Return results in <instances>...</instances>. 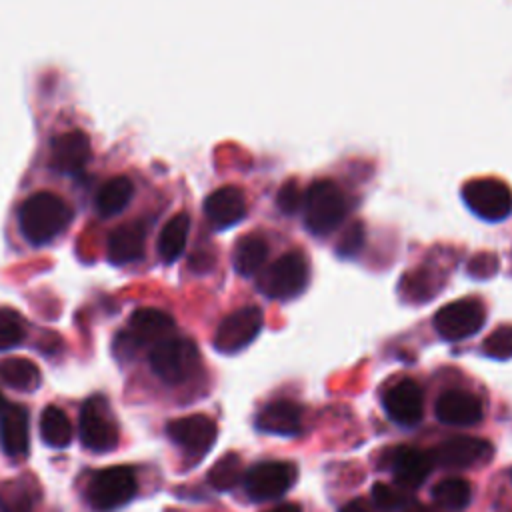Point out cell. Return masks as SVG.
I'll return each mask as SVG.
<instances>
[{"instance_id":"31","label":"cell","mask_w":512,"mask_h":512,"mask_svg":"<svg viewBox=\"0 0 512 512\" xmlns=\"http://www.w3.org/2000/svg\"><path fill=\"white\" fill-rule=\"evenodd\" d=\"M482 350L486 356L496 360L512 358V326H498L490 336L484 340Z\"/></svg>"},{"instance_id":"4","label":"cell","mask_w":512,"mask_h":512,"mask_svg":"<svg viewBox=\"0 0 512 512\" xmlns=\"http://www.w3.org/2000/svg\"><path fill=\"white\" fill-rule=\"evenodd\" d=\"M174 320L170 314L158 308H138L130 320L128 328L116 336V354L132 356L142 346H154L164 338L172 336Z\"/></svg>"},{"instance_id":"8","label":"cell","mask_w":512,"mask_h":512,"mask_svg":"<svg viewBox=\"0 0 512 512\" xmlns=\"http://www.w3.org/2000/svg\"><path fill=\"white\" fill-rule=\"evenodd\" d=\"M466 206L480 218L498 222L512 212V190L506 182L496 178H478L466 182L462 188Z\"/></svg>"},{"instance_id":"21","label":"cell","mask_w":512,"mask_h":512,"mask_svg":"<svg viewBox=\"0 0 512 512\" xmlns=\"http://www.w3.org/2000/svg\"><path fill=\"white\" fill-rule=\"evenodd\" d=\"M0 444L2 450L20 458L28 454V412L22 406H6L0 420Z\"/></svg>"},{"instance_id":"11","label":"cell","mask_w":512,"mask_h":512,"mask_svg":"<svg viewBox=\"0 0 512 512\" xmlns=\"http://www.w3.org/2000/svg\"><path fill=\"white\" fill-rule=\"evenodd\" d=\"M262 328V312L256 306H244L228 314L214 334L216 350L224 354H234L248 346Z\"/></svg>"},{"instance_id":"28","label":"cell","mask_w":512,"mask_h":512,"mask_svg":"<svg viewBox=\"0 0 512 512\" xmlns=\"http://www.w3.org/2000/svg\"><path fill=\"white\" fill-rule=\"evenodd\" d=\"M432 498L436 500V504H440L442 508L448 510H462L470 504L472 492L466 480L450 476L440 480L434 488H432Z\"/></svg>"},{"instance_id":"33","label":"cell","mask_w":512,"mask_h":512,"mask_svg":"<svg viewBox=\"0 0 512 512\" xmlns=\"http://www.w3.org/2000/svg\"><path fill=\"white\" fill-rule=\"evenodd\" d=\"M498 272V258L490 252H480L468 262V274L474 278H490Z\"/></svg>"},{"instance_id":"27","label":"cell","mask_w":512,"mask_h":512,"mask_svg":"<svg viewBox=\"0 0 512 512\" xmlns=\"http://www.w3.org/2000/svg\"><path fill=\"white\" fill-rule=\"evenodd\" d=\"M40 436L52 448H66L72 442V424L64 410L46 406L40 416Z\"/></svg>"},{"instance_id":"38","label":"cell","mask_w":512,"mask_h":512,"mask_svg":"<svg viewBox=\"0 0 512 512\" xmlns=\"http://www.w3.org/2000/svg\"><path fill=\"white\" fill-rule=\"evenodd\" d=\"M4 408H6V402H4V396L0 394V414L4 412Z\"/></svg>"},{"instance_id":"18","label":"cell","mask_w":512,"mask_h":512,"mask_svg":"<svg viewBox=\"0 0 512 512\" xmlns=\"http://www.w3.org/2000/svg\"><path fill=\"white\" fill-rule=\"evenodd\" d=\"M204 214L214 228H228L246 214L244 192L236 186H222L206 196Z\"/></svg>"},{"instance_id":"30","label":"cell","mask_w":512,"mask_h":512,"mask_svg":"<svg viewBox=\"0 0 512 512\" xmlns=\"http://www.w3.org/2000/svg\"><path fill=\"white\" fill-rule=\"evenodd\" d=\"M26 328L22 316L12 308H0V352L18 346L24 340Z\"/></svg>"},{"instance_id":"23","label":"cell","mask_w":512,"mask_h":512,"mask_svg":"<svg viewBox=\"0 0 512 512\" xmlns=\"http://www.w3.org/2000/svg\"><path fill=\"white\" fill-rule=\"evenodd\" d=\"M190 232V218L188 214L180 212L174 214L160 230L158 236V254L164 262H174L182 256Z\"/></svg>"},{"instance_id":"26","label":"cell","mask_w":512,"mask_h":512,"mask_svg":"<svg viewBox=\"0 0 512 512\" xmlns=\"http://www.w3.org/2000/svg\"><path fill=\"white\" fill-rule=\"evenodd\" d=\"M0 380L20 392H32L40 386V370L28 358H6L0 362Z\"/></svg>"},{"instance_id":"36","label":"cell","mask_w":512,"mask_h":512,"mask_svg":"<svg viewBox=\"0 0 512 512\" xmlns=\"http://www.w3.org/2000/svg\"><path fill=\"white\" fill-rule=\"evenodd\" d=\"M340 512H372V508L364 500H352L340 508Z\"/></svg>"},{"instance_id":"19","label":"cell","mask_w":512,"mask_h":512,"mask_svg":"<svg viewBox=\"0 0 512 512\" xmlns=\"http://www.w3.org/2000/svg\"><path fill=\"white\" fill-rule=\"evenodd\" d=\"M434 460L430 452H422L418 448L402 446L392 456V472L400 486L418 488L430 474Z\"/></svg>"},{"instance_id":"6","label":"cell","mask_w":512,"mask_h":512,"mask_svg":"<svg viewBox=\"0 0 512 512\" xmlns=\"http://www.w3.org/2000/svg\"><path fill=\"white\" fill-rule=\"evenodd\" d=\"M118 438V424L106 398L90 396L80 408V442L92 452H110Z\"/></svg>"},{"instance_id":"2","label":"cell","mask_w":512,"mask_h":512,"mask_svg":"<svg viewBox=\"0 0 512 512\" xmlns=\"http://www.w3.org/2000/svg\"><path fill=\"white\" fill-rule=\"evenodd\" d=\"M302 210L306 228L316 236H324L342 224L348 204L342 190L332 180H316L304 192Z\"/></svg>"},{"instance_id":"17","label":"cell","mask_w":512,"mask_h":512,"mask_svg":"<svg viewBox=\"0 0 512 512\" xmlns=\"http://www.w3.org/2000/svg\"><path fill=\"white\" fill-rule=\"evenodd\" d=\"M146 230L140 222H126L116 226L106 240V258L110 264L122 266L144 256Z\"/></svg>"},{"instance_id":"13","label":"cell","mask_w":512,"mask_h":512,"mask_svg":"<svg viewBox=\"0 0 512 512\" xmlns=\"http://www.w3.org/2000/svg\"><path fill=\"white\" fill-rule=\"evenodd\" d=\"M92 156L90 140L80 130L58 134L50 142L48 166L64 176H78Z\"/></svg>"},{"instance_id":"14","label":"cell","mask_w":512,"mask_h":512,"mask_svg":"<svg viewBox=\"0 0 512 512\" xmlns=\"http://www.w3.org/2000/svg\"><path fill=\"white\" fill-rule=\"evenodd\" d=\"M430 456L442 468H472L492 456V446L482 438L458 436L438 444Z\"/></svg>"},{"instance_id":"16","label":"cell","mask_w":512,"mask_h":512,"mask_svg":"<svg viewBox=\"0 0 512 512\" xmlns=\"http://www.w3.org/2000/svg\"><path fill=\"white\" fill-rule=\"evenodd\" d=\"M436 418L450 426H472L482 420V402L464 390H448L438 396L434 406Z\"/></svg>"},{"instance_id":"29","label":"cell","mask_w":512,"mask_h":512,"mask_svg":"<svg viewBox=\"0 0 512 512\" xmlns=\"http://www.w3.org/2000/svg\"><path fill=\"white\" fill-rule=\"evenodd\" d=\"M242 478V460L238 454H224L216 460V464L208 472V482L216 490H230L234 488Z\"/></svg>"},{"instance_id":"7","label":"cell","mask_w":512,"mask_h":512,"mask_svg":"<svg viewBox=\"0 0 512 512\" xmlns=\"http://www.w3.org/2000/svg\"><path fill=\"white\" fill-rule=\"evenodd\" d=\"M308 284V262L300 252H286L274 260L260 278V292L272 300L298 296Z\"/></svg>"},{"instance_id":"1","label":"cell","mask_w":512,"mask_h":512,"mask_svg":"<svg viewBox=\"0 0 512 512\" xmlns=\"http://www.w3.org/2000/svg\"><path fill=\"white\" fill-rule=\"evenodd\" d=\"M72 220V208L54 192H34L18 208V226L22 236L42 246L60 236Z\"/></svg>"},{"instance_id":"34","label":"cell","mask_w":512,"mask_h":512,"mask_svg":"<svg viewBox=\"0 0 512 512\" xmlns=\"http://www.w3.org/2000/svg\"><path fill=\"white\" fill-rule=\"evenodd\" d=\"M304 194L300 192L296 182H286L278 192V206L286 214H294L302 206Z\"/></svg>"},{"instance_id":"3","label":"cell","mask_w":512,"mask_h":512,"mask_svg":"<svg viewBox=\"0 0 512 512\" xmlns=\"http://www.w3.org/2000/svg\"><path fill=\"white\" fill-rule=\"evenodd\" d=\"M198 362V348L188 338L168 336L154 344L150 350V366L154 374L168 384H180L188 380L196 372Z\"/></svg>"},{"instance_id":"20","label":"cell","mask_w":512,"mask_h":512,"mask_svg":"<svg viewBox=\"0 0 512 512\" xmlns=\"http://www.w3.org/2000/svg\"><path fill=\"white\" fill-rule=\"evenodd\" d=\"M256 428L268 434L294 436L302 428V410L290 400H276L264 406L256 418Z\"/></svg>"},{"instance_id":"25","label":"cell","mask_w":512,"mask_h":512,"mask_svg":"<svg viewBox=\"0 0 512 512\" xmlns=\"http://www.w3.org/2000/svg\"><path fill=\"white\" fill-rule=\"evenodd\" d=\"M266 256H268L266 240L258 234H248L236 242L234 254H232V264L238 274L252 276L260 270Z\"/></svg>"},{"instance_id":"35","label":"cell","mask_w":512,"mask_h":512,"mask_svg":"<svg viewBox=\"0 0 512 512\" xmlns=\"http://www.w3.org/2000/svg\"><path fill=\"white\" fill-rule=\"evenodd\" d=\"M362 240H364V232H362V224L360 222H354L352 226L346 228L342 240L338 242V252L342 256H352L354 252L360 250L362 246Z\"/></svg>"},{"instance_id":"12","label":"cell","mask_w":512,"mask_h":512,"mask_svg":"<svg viewBox=\"0 0 512 512\" xmlns=\"http://www.w3.org/2000/svg\"><path fill=\"white\" fill-rule=\"evenodd\" d=\"M166 434L186 454L200 458L216 442L218 428L212 418H208L204 414H190V416H182V418L168 422Z\"/></svg>"},{"instance_id":"15","label":"cell","mask_w":512,"mask_h":512,"mask_svg":"<svg viewBox=\"0 0 512 512\" xmlns=\"http://www.w3.org/2000/svg\"><path fill=\"white\" fill-rule=\"evenodd\" d=\"M382 402L386 414L402 426H414L416 422H420L424 412V396L414 380H400L398 384L388 388Z\"/></svg>"},{"instance_id":"10","label":"cell","mask_w":512,"mask_h":512,"mask_svg":"<svg viewBox=\"0 0 512 512\" xmlns=\"http://www.w3.org/2000/svg\"><path fill=\"white\" fill-rule=\"evenodd\" d=\"M296 476H298V470L290 462H280V460L260 462L246 472L244 488L248 496L256 502L272 500L286 494L292 488Z\"/></svg>"},{"instance_id":"22","label":"cell","mask_w":512,"mask_h":512,"mask_svg":"<svg viewBox=\"0 0 512 512\" xmlns=\"http://www.w3.org/2000/svg\"><path fill=\"white\" fill-rule=\"evenodd\" d=\"M134 196V184L126 176H114L106 180L96 194V210L100 216L110 218L120 214Z\"/></svg>"},{"instance_id":"24","label":"cell","mask_w":512,"mask_h":512,"mask_svg":"<svg viewBox=\"0 0 512 512\" xmlns=\"http://www.w3.org/2000/svg\"><path fill=\"white\" fill-rule=\"evenodd\" d=\"M38 502L36 482L30 478L0 484V512H34Z\"/></svg>"},{"instance_id":"5","label":"cell","mask_w":512,"mask_h":512,"mask_svg":"<svg viewBox=\"0 0 512 512\" xmlns=\"http://www.w3.org/2000/svg\"><path fill=\"white\" fill-rule=\"evenodd\" d=\"M138 490L134 470L128 466H112L96 472L88 486L86 498L96 510H114L128 504Z\"/></svg>"},{"instance_id":"37","label":"cell","mask_w":512,"mask_h":512,"mask_svg":"<svg viewBox=\"0 0 512 512\" xmlns=\"http://www.w3.org/2000/svg\"><path fill=\"white\" fill-rule=\"evenodd\" d=\"M268 512H300V506L294 504V502H286V504H280Z\"/></svg>"},{"instance_id":"32","label":"cell","mask_w":512,"mask_h":512,"mask_svg":"<svg viewBox=\"0 0 512 512\" xmlns=\"http://www.w3.org/2000/svg\"><path fill=\"white\" fill-rule=\"evenodd\" d=\"M372 500L380 510H400L408 504V496L388 484H376L372 488Z\"/></svg>"},{"instance_id":"9","label":"cell","mask_w":512,"mask_h":512,"mask_svg":"<svg viewBox=\"0 0 512 512\" xmlns=\"http://www.w3.org/2000/svg\"><path fill=\"white\" fill-rule=\"evenodd\" d=\"M486 320V312L480 300L460 298L442 306L434 314V328L446 340H464L476 334Z\"/></svg>"}]
</instances>
